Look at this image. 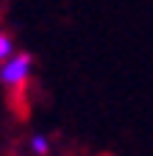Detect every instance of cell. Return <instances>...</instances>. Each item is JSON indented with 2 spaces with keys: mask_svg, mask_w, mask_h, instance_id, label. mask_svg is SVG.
<instances>
[{
  "mask_svg": "<svg viewBox=\"0 0 153 156\" xmlns=\"http://www.w3.org/2000/svg\"><path fill=\"white\" fill-rule=\"evenodd\" d=\"M33 75V56L25 50H14L6 62H0V84L6 89H23Z\"/></svg>",
  "mask_w": 153,
  "mask_h": 156,
  "instance_id": "cell-1",
  "label": "cell"
},
{
  "mask_svg": "<svg viewBox=\"0 0 153 156\" xmlns=\"http://www.w3.org/2000/svg\"><path fill=\"white\" fill-rule=\"evenodd\" d=\"M28 151L33 156H50V142H47V136L45 134H33L31 140H28Z\"/></svg>",
  "mask_w": 153,
  "mask_h": 156,
  "instance_id": "cell-2",
  "label": "cell"
},
{
  "mask_svg": "<svg viewBox=\"0 0 153 156\" xmlns=\"http://www.w3.org/2000/svg\"><path fill=\"white\" fill-rule=\"evenodd\" d=\"M14 50H17V48H14V39H11L9 34L0 31V62H6V58H9Z\"/></svg>",
  "mask_w": 153,
  "mask_h": 156,
  "instance_id": "cell-3",
  "label": "cell"
}]
</instances>
